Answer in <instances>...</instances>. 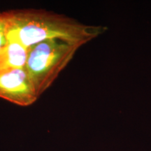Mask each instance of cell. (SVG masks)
Listing matches in <instances>:
<instances>
[{
  "instance_id": "1",
  "label": "cell",
  "mask_w": 151,
  "mask_h": 151,
  "mask_svg": "<svg viewBox=\"0 0 151 151\" xmlns=\"http://www.w3.org/2000/svg\"><path fill=\"white\" fill-rule=\"evenodd\" d=\"M2 14L9 40L18 41L27 48L52 39L80 46L92 35L89 27L43 9H12Z\"/></svg>"
},
{
  "instance_id": "2",
  "label": "cell",
  "mask_w": 151,
  "mask_h": 151,
  "mask_svg": "<svg viewBox=\"0 0 151 151\" xmlns=\"http://www.w3.org/2000/svg\"><path fill=\"white\" fill-rule=\"evenodd\" d=\"M78 46L67 41L52 39L28 48L24 69L39 97L51 86Z\"/></svg>"
},
{
  "instance_id": "4",
  "label": "cell",
  "mask_w": 151,
  "mask_h": 151,
  "mask_svg": "<svg viewBox=\"0 0 151 151\" xmlns=\"http://www.w3.org/2000/svg\"><path fill=\"white\" fill-rule=\"evenodd\" d=\"M28 56V48L16 40H9L0 55V71L24 68Z\"/></svg>"
},
{
  "instance_id": "5",
  "label": "cell",
  "mask_w": 151,
  "mask_h": 151,
  "mask_svg": "<svg viewBox=\"0 0 151 151\" xmlns=\"http://www.w3.org/2000/svg\"><path fill=\"white\" fill-rule=\"evenodd\" d=\"M9 43L6 35V24L2 13H0V55L2 53Z\"/></svg>"
},
{
  "instance_id": "3",
  "label": "cell",
  "mask_w": 151,
  "mask_h": 151,
  "mask_svg": "<svg viewBox=\"0 0 151 151\" xmlns=\"http://www.w3.org/2000/svg\"><path fill=\"white\" fill-rule=\"evenodd\" d=\"M24 68L0 71V98L20 106H29L39 99Z\"/></svg>"
}]
</instances>
